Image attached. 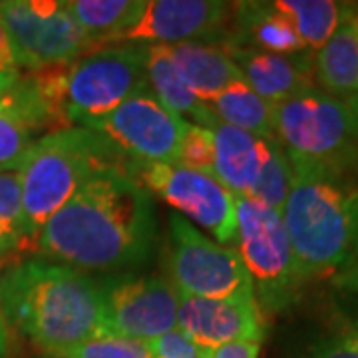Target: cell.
<instances>
[{
  "label": "cell",
  "mask_w": 358,
  "mask_h": 358,
  "mask_svg": "<svg viewBox=\"0 0 358 358\" xmlns=\"http://www.w3.org/2000/svg\"><path fill=\"white\" fill-rule=\"evenodd\" d=\"M154 239L150 192L126 169H108L46 221L36 247L68 267L117 268L143 261Z\"/></svg>",
  "instance_id": "6da1fadb"
},
{
  "label": "cell",
  "mask_w": 358,
  "mask_h": 358,
  "mask_svg": "<svg viewBox=\"0 0 358 358\" xmlns=\"http://www.w3.org/2000/svg\"><path fill=\"white\" fill-rule=\"evenodd\" d=\"M0 308L54 358L106 334L103 287L68 265L30 259L10 267L0 277Z\"/></svg>",
  "instance_id": "7a4b0ae2"
},
{
  "label": "cell",
  "mask_w": 358,
  "mask_h": 358,
  "mask_svg": "<svg viewBox=\"0 0 358 358\" xmlns=\"http://www.w3.org/2000/svg\"><path fill=\"white\" fill-rule=\"evenodd\" d=\"M293 171L281 215L301 279L341 282L358 267V185L346 173Z\"/></svg>",
  "instance_id": "3957f363"
},
{
  "label": "cell",
  "mask_w": 358,
  "mask_h": 358,
  "mask_svg": "<svg viewBox=\"0 0 358 358\" xmlns=\"http://www.w3.org/2000/svg\"><path fill=\"white\" fill-rule=\"evenodd\" d=\"M102 134L82 126L48 131L32 143L20 166L24 247H32L46 221L94 176L126 169L129 162Z\"/></svg>",
  "instance_id": "277c9868"
},
{
  "label": "cell",
  "mask_w": 358,
  "mask_h": 358,
  "mask_svg": "<svg viewBox=\"0 0 358 358\" xmlns=\"http://www.w3.org/2000/svg\"><path fill=\"white\" fill-rule=\"evenodd\" d=\"M273 138L293 169L346 173L358 166V140L345 102L319 88L273 106Z\"/></svg>",
  "instance_id": "5b68a950"
},
{
  "label": "cell",
  "mask_w": 358,
  "mask_h": 358,
  "mask_svg": "<svg viewBox=\"0 0 358 358\" xmlns=\"http://www.w3.org/2000/svg\"><path fill=\"white\" fill-rule=\"evenodd\" d=\"M235 243L261 310L281 313L291 307L305 281L296 267L281 211L251 197H237Z\"/></svg>",
  "instance_id": "8992f818"
},
{
  "label": "cell",
  "mask_w": 358,
  "mask_h": 358,
  "mask_svg": "<svg viewBox=\"0 0 358 358\" xmlns=\"http://www.w3.org/2000/svg\"><path fill=\"white\" fill-rule=\"evenodd\" d=\"M169 273L179 294L239 301L255 299L253 281L235 247L205 237L179 213L169 215Z\"/></svg>",
  "instance_id": "52a82bcc"
},
{
  "label": "cell",
  "mask_w": 358,
  "mask_h": 358,
  "mask_svg": "<svg viewBox=\"0 0 358 358\" xmlns=\"http://www.w3.org/2000/svg\"><path fill=\"white\" fill-rule=\"evenodd\" d=\"M145 56L148 46H112L72 62L66 80L68 126L84 128L131 96L150 90Z\"/></svg>",
  "instance_id": "ba28073f"
},
{
  "label": "cell",
  "mask_w": 358,
  "mask_h": 358,
  "mask_svg": "<svg viewBox=\"0 0 358 358\" xmlns=\"http://www.w3.org/2000/svg\"><path fill=\"white\" fill-rule=\"evenodd\" d=\"M0 20L13 44L14 64L38 70L52 64L76 62L96 44L58 0L0 2Z\"/></svg>",
  "instance_id": "9c48e42d"
},
{
  "label": "cell",
  "mask_w": 358,
  "mask_h": 358,
  "mask_svg": "<svg viewBox=\"0 0 358 358\" xmlns=\"http://www.w3.org/2000/svg\"><path fill=\"white\" fill-rule=\"evenodd\" d=\"M129 176L148 192L159 195L178 213L189 217L211 233L219 245L235 243L237 197L215 176H207L178 162L171 164H134Z\"/></svg>",
  "instance_id": "30bf717a"
},
{
  "label": "cell",
  "mask_w": 358,
  "mask_h": 358,
  "mask_svg": "<svg viewBox=\"0 0 358 358\" xmlns=\"http://www.w3.org/2000/svg\"><path fill=\"white\" fill-rule=\"evenodd\" d=\"M187 124L145 90L84 128L102 134L134 164H171L178 162Z\"/></svg>",
  "instance_id": "8fae6325"
},
{
  "label": "cell",
  "mask_w": 358,
  "mask_h": 358,
  "mask_svg": "<svg viewBox=\"0 0 358 358\" xmlns=\"http://www.w3.org/2000/svg\"><path fill=\"white\" fill-rule=\"evenodd\" d=\"M106 334L150 343L178 329L179 293L162 277H141L103 287Z\"/></svg>",
  "instance_id": "7c38bea8"
},
{
  "label": "cell",
  "mask_w": 358,
  "mask_h": 358,
  "mask_svg": "<svg viewBox=\"0 0 358 358\" xmlns=\"http://www.w3.org/2000/svg\"><path fill=\"white\" fill-rule=\"evenodd\" d=\"M265 329V313L257 299L211 301L179 294L178 331L203 350L211 352L237 341L263 343Z\"/></svg>",
  "instance_id": "4fadbf2b"
},
{
  "label": "cell",
  "mask_w": 358,
  "mask_h": 358,
  "mask_svg": "<svg viewBox=\"0 0 358 358\" xmlns=\"http://www.w3.org/2000/svg\"><path fill=\"white\" fill-rule=\"evenodd\" d=\"M227 2L215 0H148L136 24L115 42L181 44L211 38L225 26Z\"/></svg>",
  "instance_id": "5bb4252c"
},
{
  "label": "cell",
  "mask_w": 358,
  "mask_h": 358,
  "mask_svg": "<svg viewBox=\"0 0 358 358\" xmlns=\"http://www.w3.org/2000/svg\"><path fill=\"white\" fill-rule=\"evenodd\" d=\"M245 82L271 106L294 98L315 86V52L271 54L253 48L225 46Z\"/></svg>",
  "instance_id": "9a60e30c"
},
{
  "label": "cell",
  "mask_w": 358,
  "mask_h": 358,
  "mask_svg": "<svg viewBox=\"0 0 358 358\" xmlns=\"http://www.w3.org/2000/svg\"><path fill=\"white\" fill-rule=\"evenodd\" d=\"M213 134V176L235 197H247L267 162L275 138H259L219 122Z\"/></svg>",
  "instance_id": "2e32d148"
},
{
  "label": "cell",
  "mask_w": 358,
  "mask_h": 358,
  "mask_svg": "<svg viewBox=\"0 0 358 358\" xmlns=\"http://www.w3.org/2000/svg\"><path fill=\"white\" fill-rule=\"evenodd\" d=\"M179 76L203 103H209L231 84L245 80L223 44L181 42L162 44Z\"/></svg>",
  "instance_id": "e0dca14e"
},
{
  "label": "cell",
  "mask_w": 358,
  "mask_h": 358,
  "mask_svg": "<svg viewBox=\"0 0 358 358\" xmlns=\"http://www.w3.org/2000/svg\"><path fill=\"white\" fill-rule=\"evenodd\" d=\"M315 86L345 100L358 94V6L350 4L333 36L315 52Z\"/></svg>",
  "instance_id": "ac0fdd59"
},
{
  "label": "cell",
  "mask_w": 358,
  "mask_h": 358,
  "mask_svg": "<svg viewBox=\"0 0 358 358\" xmlns=\"http://www.w3.org/2000/svg\"><path fill=\"white\" fill-rule=\"evenodd\" d=\"M145 76H148V86L152 90V94L181 120L185 122L193 120V126H201L207 129H213L217 126V117L207 108V103L201 102L183 82L178 68L169 60L166 48L162 44L148 46Z\"/></svg>",
  "instance_id": "d6986e66"
},
{
  "label": "cell",
  "mask_w": 358,
  "mask_h": 358,
  "mask_svg": "<svg viewBox=\"0 0 358 358\" xmlns=\"http://www.w3.org/2000/svg\"><path fill=\"white\" fill-rule=\"evenodd\" d=\"M237 6V26L243 40L235 48L249 42L245 48L271 54H296L308 50L291 20L279 13L273 2H245Z\"/></svg>",
  "instance_id": "ffe728a7"
},
{
  "label": "cell",
  "mask_w": 358,
  "mask_h": 358,
  "mask_svg": "<svg viewBox=\"0 0 358 358\" xmlns=\"http://www.w3.org/2000/svg\"><path fill=\"white\" fill-rule=\"evenodd\" d=\"M145 0H72L68 13L100 50L136 24Z\"/></svg>",
  "instance_id": "44dd1931"
},
{
  "label": "cell",
  "mask_w": 358,
  "mask_h": 358,
  "mask_svg": "<svg viewBox=\"0 0 358 358\" xmlns=\"http://www.w3.org/2000/svg\"><path fill=\"white\" fill-rule=\"evenodd\" d=\"M207 108L219 122L249 131L259 138H273V106L241 80L215 96Z\"/></svg>",
  "instance_id": "7402d4cb"
},
{
  "label": "cell",
  "mask_w": 358,
  "mask_h": 358,
  "mask_svg": "<svg viewBox=\"0 0 358 358\" xmlns=\"http://www.w3.org/2000/svg\"><path fill=\"white\" fill-rule=\"evenodd\" d=\"M273 4L291 20L305 46L313 52L333 36L350 10V4L334 0H275Z\"/></svg>",
  "instance_id": "603a6c76"
},
{
  "label": "cell",
  "mask_w": 358,
  "mask_h": 358,
  "mask_svg": "<svg viewBox=\"0 0 358 358\" xmlns=\"http://www.w3.org/2000/svg\"><path fill=\"white\" fill-rule=\"evenodd\" d=\"M293 179L294 171L289 157L279 145V141L273 140L267 162H265L257 183L253 185V189L249 192L247 197L281 211L282 205L287 201V195L293 187Z\"/></svg>",
  "instance_id": "cb8c5ba5"
},
{
  "label": "cell",
  "mask_w": 358,
  "mask_h": 358,
  "mask_svg": "<svg viewBox=\"0 0 358 358\" xmlns=\"http://www.w3.org/2000/svg\"><path fill=\"white\" fill-rule=\"evenodd\" d=\"M24 247L20 171H0V257Z\"/></svg>",
  "instance_id": "d4e9b609"
},
{
  "label": "cell",
  "mask_w": 358,
  "mask_h": 358,
  "mask_svg": "<svg viewBox=\"0 0 358 358\" xmlns=\"http://www.w3.org/2000/svg\"><path fill=\"white\" fill-rule=\"evenodd\" d=\"M34 129L4 96L0 98V171H18L30 152Z\"/></svg>",
  "instance_id": "484cf974"
},
{
  "label": "cell",
  "mask_w": 358,
  "mask_h": 358,
  "mask_svg": "<svg viewBox=\"0 0 358 358\" xmlns=\"http://www.w3.org/2000/svg\"><path fill=\"white\" fill-rule=\"evenodd\" d=\"M58 358H154L150 343L117 334H102L66 350Z\"/></svg>",
  "instance_id": "4316f807"
},
{
  "label": "cell",
  "mask_w": 358,
  "mask_h": 358,
  "mask_svg": "<svg viewBox=\"0 0 358 358\" xmlns=\"http://www.w3.org/2000/svg\"><path fill=\"white\" fill-rule=\"evenodd\" d=\"M178 164L213 176V134L211 129L187 124L179 145Z\"/></svg>",
  "instance_id": "83f0119b"
},
{
  "label": "cell",
  "mask_w": 358,
  "mask_h": 358,
  "mask_svg": "<svg viewBox=\"0 0 358 358\" xmlns=\"http://www.w3.org/2000/svg\"><path fill=\"white\" fill-rule=\"evenodd\" d=\"M150 348L154 352V358H209V350H203L195 346L181 333V331H171L159 338L150 341Z\"/></svg>",
  "instance_id": "f1b7e54d"
},
{
  "label": "cell",
  "mask_w": 358,
  "mask_h": 358,
  "mask_svg": "<svg viewBox=\"0 0 358 358\" xmlns=\"http://www.w3.org/2000/svg\"><path fill=\"white\" fill-rule=\"evenodd\" d=\"M308 358H358V329H346L322 338Z\"/></svg>",
  "instance_id": "f546056e"
},
{
  "label": "cell",
  "mask_w": 358,
  "mask_h": 358,
  "mask_svg": "<svg viewBox=\"0 0 358 358\" xmlns=\"http://www.w3.org/2000/svg\"><path fill=\"white\" fill-rule=\"evenodd\" d=\"M261 343L257 341H237L211 350L209 358H259Z\"/></svg>",
  "instance_id": "4dcf8cb0"
},
{
  "label": "cell",
  "mask_w": 358,
  "mask_h": 358,
  "mask_svg": "<svg viewBox=\"0 0 358 358\" xmlns=\"http://www.w3.org/2000/svg\"><path fill=\"white\" fill-rule=\"evenodd\" d=\"M0 70H18L14 64V54L13 44L8 38V32L0 20Z\"/></svg>",
  "instance_id": "1f68e13d"
},
{
  "label": "cell",
  "mask_w": 358,
  "mask_h": 358,
  "mask_svg": "<svg viewBox=\"0 0 358 358\" xmlns=\"http://www.w3.org/2000/svg\"><path fill=\"white\" fill-rule=\"evenodd\" d=\"M18 78H20L18 70H0V98L13 88Z\"/></svg>",
  "instance_id": "d6a6232c"
},
{
  "label": "cell",
  "mask_w": 358,
  "mask_h": 358,
  "mask_svg": "<svg viewBox=\"0 0 358 358\" xmlns=\"http://www.w3.org/2000/svg\"><path fill=\"white\" fill-rule=\"evenodd\" d=\"M348 110V115H350V122H352V129H355V136L358 140V94H352L343 100Z\"/></svg>",
  "instance_id": "836d02e7"
},
{
  "label": "cell",
  "mask_w": 358,
  "mask_h": 358,
  "mask_svg": "<svg viewBox=\"0 0 358 358\" xmlns=\"http://www.w3.org/2000/svg\"><path fill=\"white\" fill-rule=\"evenodd\" d=\"M341 285H345V287H348V289H355V291H358V267L355 268V271H350L345 279L341 281Z\"/></svg>",
  "instance_id": "e575fe53"
}]
</instances>
